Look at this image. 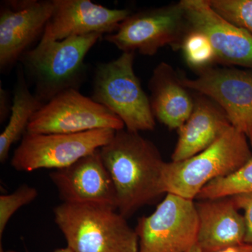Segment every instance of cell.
Returning a JSON list of instances; mask_svg holds the SVG:
<instances>
[{
  "label": "cell",
  "instance_id": "cell-19",
  "mask_svg": "<svg viewBox=\"0 0 252 252\" xmlns=\"http://www.w3.org/2000/svg\"><path fill=\"white\" fill-rule=\"evenodd\" d=\"M248 193H252V156L236 171L207 184L196 199L212 200Z\"/></svg>",
  "mask_w": 252,
  "mask_h": 252
},
{
  "label": "cell",
  "instance_id": "cell-4",
  "mask_svg": "<svg viewBox=\"0 0 252 252\" xmlns=\"http://www.w3.org/2000/svg\"><path fill=\"white\" fill-rule=\"evenodd\" d=\"M248 139L231 126L208 148L180 162H165L162 181L165 193L193 200L212 181L233 173L251 158Z\"/></svg>",
  "mask_w": 252,
  "mask_h": 252
},
{
  "label": "cell",
  "instance_id": "cell-15",
  "mask_svg": "<svg viewBox=\"0 0 252 252\" xmlns=\"http://www.w3.org/2000/svg\"><path fill=\"white\" fill-rule=\"evenodd\" d=\"M198 220L196 244L203 252H219L243 245L245 224L230 197L195 203Z\"/></svg>",
  "mask_w": 252,
  "mask_h": 252
},
{
  "label": "cell",
  "instance_id": "cell-2",
  "mask_svg": "<svg viewBox=\"0 0 252 252\" xmlns=\"http://www.w3.org/2000/svg\"><path fill=\"white\" fill-rule=\"evenodd\" d=\"M108 205L63 203L55 223L74 252H138L139 238L127 219Z\"/></svg>",
  "mask_w": 252,
  "mask_h": 252
},
{
  "label": "cell",
  "instance_id": "cell-23",
  "mask_svg": "<svg viewBox=\"0 0 252 252\" xmlns=\"http://www.w3.org/2000/svg\"><path fill=\"white\" fill-rule=\"evenodd\" d=\"M239 210L244 212L245 235L244 243L252 246V193L230 197Z\"/></svg>",
  "mask_w": 252,
  "mask_h": 252
},
{
  "label": "cell",
  "instance_id": "cell-22",
  "mask_svg": "<svg viewBox=\"0 0 252 252\" xmlns=\"http://www.w3.org/2000/svg\"><path fill=\"white\" fill-rule=\"evenodd\" d=\"M37 189L27 185L21 186L13 193L0 195V241L2 240L6 225L11 217L23 206L34 201L38 196Z\"/></svg>",
  "mask_w": 252,
  "mask_h": 252
},
{
  "label": "cell",
  "instance_id": "cell-25",
  "mask_svg": "<svg viewBox=\"0 0 252 252\" xmlns=\"http://www.w3.org/2000/svg\"><path fill=\"white\" fill-rule=\"evenodd\" d=\"M219 252H252V246L248 245V244L244 243L243 245L228 248Z\"/></svg>",
  "mask_w": 252,
  "mask_h": 252
},
{
  "label": "cell",
  "instance_id": "cell-9",
  "mask_svg": "<svg viewBox=\"0 0 252 252\" xmlns=\"http://www.w3.org/2000/svg\"><path fill=\"white\" fill-rule=\"evenodd\" d=\"M122 119L77 89H69L51 99L32 117L27 132L75 134L99 129L122 130Z\"/></svg>",
  "mask_w": 252,
  "mask_h": 252
},
{
  "label": "cell",
  "instance_id": "cell-10",
  "mask_svg": "<svg viewBox=\"0 0 252 252\" xmlns=\"http://www.w3.org/2000/svg\"><path fill=\"white\" fill-rule=\"evenodd\" d=\"M189 90L205 96L226 114L233 127L248 137L252 146V70L208 67L194 79L180 76Z\"/></svg>",
  "mask_w": 252,
  "mask_h": 252
},
{
  "label": "cell",
  "instance_id": "cell-20",
  "mask_svg": "<svg viewBox=\"0 0 252 252\" xmlns=\"http://www.w3.org/2000/svg\"><path fill=\"white\" fill-rule=\"evenodd\" d=\"M181 49L190 67L200 71L210 67L216 61V55L208 37L201 32L189 29L186 34Z\"/></svg>",
  "mask_w": 252,
  "mask_h": 252
},
{
  "label": "cell",
  "instance_id": "cell-12",
  "mask_svg": "<svg viewBox=\"0 0 252 252\" xmlns=\"http://www.w3.org/2000/svg\"><path fill=\"white\" fill-rule=\"evenodd\" d=\"M189 29L210 39L216 61L252 70V34L217 14L207 0H182Z\"/></svg>",
  "mask_w": 252,
  "mask_h": 252
},
{
  "label": "cell",
  "instance_id": "cell-18",
  "mask_svg": "<svg viewBox=\"0 0 252 252\" xmlns=\"http://www.w3.org/2000/svg\"><path fill=\"white\" fill-rule=\"evenodd\" d=\"M43 105L44 104L30 91L22 66H19L9 123L0 135L1 162L6 161L11 146L23 138L32 117Z\"/></svg>",
  "mask_w": 252,
  "mask_h": 252
},
{
  "label": "cell",
  "instance_id": "cell-17",
  "mask_svg": "<svg viewBox=\"0 0 252 252\" xmlns=\"http://www.w3.org/2000/svg\"><path fill=\"white\" fill-rule=\"evenodd\" d=\"M154 117L170 129H179L193 111L194 99L171 65L160 63L149 81Z\"/></svg>",
  "mask_w": 252,
  "mask_h": 252
},
{
  "label": "cell",
  "instance_id": "cell-24",
  "mask_svg": "<svg viewBox=\"0 0 252 252\" xmlns=\"http://www.w3.org/2000/svg\"><path fill=\"white\" fill-rule=\"evenodd\" d=\"M9 94L7 92L3 89L0 88V117H1V122L4 121L7 117L8 113H11V107L9 105L12 106V102H9Z\"/></svg>",
  "mask_w": 252,
  "mask_h": 252
},
{
  "label": "cell",
  "instance_id": "cell-6",
  "mask_svg": "<svg viewBox=\"0 0 252 252\" xmlns=\"http://www.w3.org/2000/svg\"><path fill=\"white\" fill-rule=\"evenodd\" d=\"M99 129L75 134H36L26 132L11 158L19 172L39 169L60 170L108 144L115 134Z\"/></svg>",
  "mask_w": 252,
  "mask_h": 252
},
{
  "label": "cell",
  "instance_id": "cell-3",
  "mask_svg": "<svg viewBox=\"0 0 252 252\" xmlns=\"http://www.w3.org/2000/svg\"><path fill=\"white\" fill-rule=\"evenodd\" d=\"M102 36L93 34L40 40L24 53L19 62L34 82V95L44 104L64 91L78 90L85 77L86 55Z\"/></svg>",
  "mask_w": 252,
  "mask_h": 252
},
{
  "label": "cell",
  "instance_id": "cell-13",
  "mask_svg": "<svg viewBox=\"0 0 252 252\" xmlns=\"http://www.w3.org/2000/svg\"><path fill=\"white\" fill-rule=\"evenodd\" d=\"M54 10L42 41H61L72 36L114 33L131 14L127 9H109L90 0H53Z\"/></svg>",
  "mask_w": 252,
  "mask_h": 252
},
{
  "label": "cell",
  "instance_id": "cell-7",
  "mask_svg": "<svg viewBox=\"0 0 252 252\" xmlns=\"http://www.w3.org/2000/svg\"><path fill=\"white\" fill-rule=\"evenodd\" d=\"M189 30L180 3L130 14L105 40L123 53L154 56L165 46L180 48Z\"/></svg>",
  "mask_w": 252,
  "mask_h": 252
},
{
  "label": "cell",
  "instance_id": "cell-16",
  "mask_svg": "<svg viewBox=\"0 0 252 252\" xmlns=\"http://www.w3.org/2000/svg\"><path fill=\"white\" fill-rule=\"evenodd\" d=\"M228 117L215 102L199 94L193 111L179 130L172 162L187 160L215 143L231 127Z\"/></svg>",
  "mask_w": 252,
  "mask_h": 252
},
{
  "label": "cell",
  "instance_id": "cell-14",
  "mask_svg": "<svg viewBox=\"0 0 252 252\" xmlns=\"http://www.w3.org/2000/svg\"><path fill=\"white\" fill-rule=\"evenodd\" d=\"M49 177L63 203L101 204L117 210L115 188L99 149L54 170Z\"/></svg>",
  "mask_w": 252,
  "mask_h": 252
},
{
  "label": "cell",
  "instance_id": "cell-11",
  "mask_svg": "<svg viewBox=\"0 0 252 252\" xmlns=\"http://www.w3.org/2000/svg\"><path fill=\"white\" fill-rule=\"evenodd\" d=\"M54 10L52 1H7L0 11V69L19 61L36 38L42 36Z\"/></svg>",
  "mask_w": 252,
  "mask_h": 252
},
{
  "label": "cell",
  "instance_id": "cell-21",
  "mask_svg": "<svg viewBox=\"0 0 252 252\" xmlns=\"http://www.w3.org/2000/svg\"><path fill=\"white\" fill-rule=\"evenodd\" d=\"M207 2L217 14L252 34V0H207Z\"/></svg>",
  "mask_w": 252,
  "mask_h": 252
},
{
  "label": "cell",
  "instance_id": "cell-5",
  "mask_svg": "<svg viewBox=\"0 0 252 252\" xmlns=\"http://www.w3.org/2000/svg\"><path fill=\"white\" fill-rule=\"evenodd\" d=\"M133 53L99 64L94 72L91 98L122 119L126 129L153 130L155 117L150 100L134 71Z\"/></svg>",
  "mask_w": 252,
  "mask_h": 252
},
{
  "label": "cell",
  "instance_id": "cell-1",
  "mask_svg": "<svg viewBox=\"0 0 252 252\" xmlns=\"http://www.w3.org/2000/svg\"><path fill=\"white\" fill-rule=\"evenodd\" d=\"M99 151L115 188L118 212L126 219L165 193L162 181L165 162L155 144L139 132L116 131Z\"/></svg>",
  "mask_w": 252,
  "mask_h": 252
},
{
  "label": "cell",
  "instance_id": "cell-26",
  "mask_svg": "<svg viewBox=\"0 0 252 252\" xmlns=\"http://www.w3.org/2000/svg\"><path fill=\"white\" fill-rule=\"evenodd\" d=\"M202 252V250H200V248L198 246V245L197 244H195V245H193V247H192L190 249V250H189L188 252Z\"/></svg>",
  "mask_w": 252,
  "mask_h": 252
},
{
  "label": "cell",
  "instance_id": "cell-27",
  "mask_svg": "<svg viewBox=\"0 0 252 252\" xmlns=\"http://www.w3.org/2000/svg\"><path fill=\"white\" fill-rule=\"evenodd\" d=\"M8 252H14V251H9ZM55 252H74L72 251L71 249H69L67 247V248H62V249H59V250H56Z\"/></svg>",
  "mask_w": 252,
  "mask_h": 252
},
{
  "label": "cell",
  "instance_id": "cell-8",
  "mask_svg": "<svg viewBox=\"0 0 252 252\" xmlns=\"http://www.w3.org/2000/svg\"><path fill=\"white\" fill-rule=\"evenodd\" d=\"M198 229L194 200L166 193L153 213L139 219L138 252H188L196 244Z\"/></svg>",
  "mask_w": 252,
  "mask_h": 252
}]
</instances>
